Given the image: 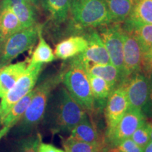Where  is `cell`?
Returning <instances> with one entry per match:
<instances>
[{
  "label": "cell",
  "mask_w": 152,
  "mask_h": 152,
  "mask_svg": "<svg viewBox=\"0 0 152 152\" xmlns=\"http://www.w3.org/2000/svg\"><path fill=\"white\" fill-rule=\"evenodd\" d=\"M69 11L78 27L96 28L111 23L104 0H71Z\"/></svg>",
  "instance_id": "4"
},
{
  "label": "cell",
  "mask_w": 152,
  "mask_h": 152,
  "mask_svg": "<svg viewBox=\"0 0 152 152\" xmlns=\"http://www.w3.org/2000/svg\"><path fill=\"white\" fill-rule=\"evenodd\" d=\"M149 113L150 114V115H152V108H151V109H150L149 110V112H148V113Z\"/></svg>",
  "instance_id": "42"
},
{
  "label": "cell",
  "mask_w": 152,
  "mask_h": 152,
  "mask_svg": "<svg viewBox=\"0 0 152 152\" xmlns=\"http://www.w3.org/2000/svg\"><path fill=\"white\" fill-rule=\"evenodd\" d=\"M109 152H122V151H121L119 149H118L116 147H110Z\"/></svg>",
  "instance_id": "39"
},
{
  "label": "cell",
  "mask_w": 152,
  "mask_h": 152,
  "mask_svg": "<svg viewBox=\"0 0 152 152\" xmlns=\"http://www.w3.org/2000/svg\"><path fill=\"white\" fill-rule=\"evenodd\" d=\"M41 141L42 137L39 133H32L18 138L14 144L15 152H38Z\"/></svg>",
  "instance_id": "27"
},
{
  "label": "cell",
  "mask_w": 152,
  "mask_h": 152,
  "mask_svg": "<svg viewBox=\"0 0 152 152\" xmlns=\"http://www.w3.org/2000/svg\"><path fill=\"white\" fill-rule=\"evenodd\" d=\"M23 29L14 13L8 8L0 11V52L3 45L9 37Z\"/></svg>",
  "instance_id": "17"
},
{
  "label": "cell",
  "mask_w": 152,
  "mask_h": 152,
  "mask_svg": "<svg viewBox=\"0 0 152 152\" xmlns=\"http://www.w3.org/2000/svg\"><path fill=\"white\" fill-rule=\"evenodd\" d=\"M38 44L32 54L28 64L29 65H37V64H47L52 62L55 60L56 57L50 46L44 39L41 28L38 32Z\"/></svg>",
  "instance_id": "21"
},
{
  "label": "cell",
  "mask_w": 152,
  "mask_h": 152,
  "mask_svg": "<svg viewBox=\"0 0 152 152\" xmlns=\"http://www.w3.org/2000/svg\"><path fill=\"white\" fill-rule=\"evenodd\" d=\"M99 28V34L109 54L110 62L118 71L121 84H123L125 80V70L122 26L120 23H110L100 26Z\"/></svg>",
  "instance_id": "7"
},
{
  "label": "cell",
  "mask_w": 152,
  "mask_h": 152,
  "mask_svg": "<svg viewBox=\"0 0 152 152\" xmlns=\"http://www.w3.org/2000/svg\"><path fill=\"white\" fill-rule=\"evenodd\" d=\"M0 152H15L14 146H10L9 144H3L0 148Z\"/></svg>",
  "instance_id": "33"
},
{
  "label": "cell",
  "mask_w": 152,
  "mask_h": 152,
  "mask_svg": "<svg viewBox=\"0 0 152 152\" xmlns=\"http://www.w3.org/2000/svg\"><path fill=\"white\" fill-rule=\"evenodd\" d=\"M39 28L37 26L24 28L6 40L0 52V61L3 67L34 46L38 39Z\"/></svg>",
  "instance_id": "6"
},
{
  "label": "cell",
  "mask_w": 152,
  "mask_h": 152,
  "mask_svg": "<svg viewBox=\"0 0 152 152\" xmlns=\"http://www.w3.org/2000/svg\"><path fill=\"white\" fill-rule=\"evenodd\" d=\"M89 74L102 77L107 82L113 89L121 84L120 73L117 68L111 64L101 65V64H92L87 69Z\"/></svg>",
  "instance_id": "19"
},
{
  "label": "cell",
  "mask_w": 152,
  "mask_h": 152,
  "mask_svg": "<svg viewBox=\"0 0 152 152\" xmlns=\"http://www.w3.org/2000/svg\"><path fill=\"white\" fill-rule=\"evenodd\" d=\"M123 36L125 82L133 74L142 72L144 52L137 39L132 33L123 29Z\"/></svg>",
  "instance_id": "10"
},
{
  "label": "cell",
  "mask_w": 152,
  "mask_h": 152,
  "mask_svg": "<svg viewBox=\"0 0 152 152\" xmlns=\"http://www.w3.org/2000/svg\"><path fill=\"white\" fill-rule=\"evenodd\" d=\"M143 152H152V141L150 142L143 148Z\"/></svg>",
  "instance_id": "35"
},
{
  "label": "cell",
  "mask_w": 152,
  "mask_h": 152,
  "mask_svg": "<svg viewBox=\"0 0 152 152\" xmlns=\"http://www.w3.org/2000/svg\"><path fill=\"white\" fill-rule=\"evenodd\" d=\"M121 85H123L126 92L129 109L143 111L149 101L151 90L149 77L139 72L130 76Z\"/></svg>",
  "instance_id": "8"
},
{
  "label": "cell",
  "mask_w": 152,
  "mask_h": 152,
  "mask_svg": "<svg viewBox=\"0 0 152 152\" xmlns=\"http://www.w3.org/2000/svg\"><path fill=\"white\" fill-rule=\"evenodd\" d=\"M2 125V123H1V111H0V125Z\"/></svg>",
  "instance_id": "41"
},
{
  "label": "cell",
  "mask_w": 152,
  "mask_h": 152,
  "mask_svg": "<svg viewBox=\"0 0 152 152\" xmlns=\"http://www.w3.org/2000/svg\"><path fill=\"white\" fill-rule=\"evenodd\" d=\"M8 8L21 24L23 28L35 26V13L33 5L26 0H3L1 9Z\"/></svg>",
  "instance_id": "13"
},
{
  "label": "cell",
  "mask_w": 152,
  "mask_h": 152,
  "mask_svg": "<svg viewBox=\"0 0 152 152\" xmlns=\"http://www.w3.org/2000/svg\"><path fill=\"white\" fill-rule=\"evenodd\" d=\"M42 67L43 65L42 64H28L24 73L17 80L14 86L1 98V101L0 102L1 122L13 106L23 97L25 95L33 90L40 75Z\"/></svg>",
  "instance_id": "5"
},
{
  "label": "cell",
  "mask_w": 152,
  "mask_h": 152,
  "mask_svg": "<svg viewBox=\"0 0 152 152\" xmlns=\"http://www.w3.org/2000/svg\"><path fill=\"white\" fill-rule=\"evenodd\" d=\"M42 7L55 22L62 23L67 18L71 0H41Z\"/></svg>",
  "instance_id": "23"
},
{
  "label": "cell",
  "mask_w": 152,
  "mask_h": 152,
  "mask_svg": "<svg viewBox=\"0 0 152 152\" xmlns=\"http://www.w3.org/2000/svg\"><path fill=\"white\" fill-rule=\"evenodd\" d=\"M129 109L126 92L123 85L113 89L106 101L104 115L106 132L111 131L122 118Z\"/></svg>",
  "instance_id": "11"
},
{
  "label": "cell",
  "mask_w": 152,
  "mask_h": 152,
  "mask_svg": "<svg viewBox=\"0 0 152 152\" xmlns=\"http://www.w3.org/2000/svg\"><path fill=\"white\" fill-rule=\"evenodd\" d=\"M85 37L87 41V47L84 52L79 54L82 59L90 64H111L109 54L98 32L90 30Z\"/></svg>",
  "instance_id": "12"
},
{
  "label": "cell",
  "mask_w": 152,
  "mask_h": 152,
  "mask_svg": "<svg viewBox=\"0 0 152 152\" xmlns=\"http://www.w3.org/2000/svg\"><path fill=\"white\" fill-rule=\"evenodd\" d=\"M1 68H3V66H2V65H1V61H0V69H1Z\"/></svg>",
  "instance_id": "43"
},
{
  "label": "cell",
  "mask_w": 152,
  "mask_h": 152,
  "mask_svg": "<svg viewBox=\"0 0 152 152\" xmlns=\"http://www.w3.org/2000/svg\"><path fill=\"white\" fill-rule=\"evenodd\" d=\"M131 139L140 147L144 148L151 140L150 138V129L149 126L145 121V122L140 125L134 131Z\"/></svg>",
  "instance_id": "28"
},
{
  "label": "cell",
  "mask_w": 152,
  "mask_h": 152,
  "mask_svg": "<svg viewBox=\"0 0 152 152\" xmlns=\"http://www.w3.org/2000/svg\"><path fill=\"white\" fill-rule=\"evenodd\" d=\"M109 9L111 23H121L128 18L133 0H104Z\"/></svg>",
  "instance_id": "20"
},
{
  "label": "cell",
  "mask_w": 152,
  "mask_h": 152,
  "mask_svg": "<svg viewBox=\"0 0 152 152\" xmlns=\"http://www.w3.org/2000/svg\"><path fill=\"white\" fill-rule=\"evenodd\" d=\"M91 90L94 99V102H98L104 104L107 101L113 89L109 83L102 77L88 73Z\"/></svg>",
  "instance_id": "25"
},
{
  "label": "cell",
  "mask_w": 152,
  "mask_h": 152,
  "mask_svg": "<svg viewBox=\"0 0 152 152\" xmlns=\"http://www.w3.org/2000/svg\"><path fill=\"white\" fill-rule=\"evenodd\" d=\"M34 94V90H31L23 97L13 106L7 115L2 120V126H14L25 113L29 106L30 101Z\"/></svg>",
  "instance_id": "24"
},
{
  "label": "cell",
  "mask_w": 152,
  "mask_h": 152,
  "mask_svg": "<svg viewBox=\"0 0 152 152\" xmlns=\"http://www.w3.org/2000/svg\"><path fill=\"white\" fill-rule=\"evenodd\" d=\"M28 2L32 4L33 6H35V7H38V4H39V1L38 0H26Z\"/></svg>",
  "instance_id": "38"
},
{
  "label": "cell",
  "mask_w": 152,
  "mask_h": 152,
  "mask_svg": "<svg viewBox=\"0 0 152 152\" xmlns=\"http://www.w3.org/2000/svg\"><path fill=\"white\" fill-rule=\"evenodd\" d=\"M87 47V41L83 36H72L56 45L55 57L67 60L82 54Z\"/></svg>",
  "instance_id": "14"
},
{
  "label": "cell",
  "mask_w": 152,
  "mask_h": 152,
  "mask_svg": "<svg viewBox=\"0 0 152 152\" xmlns=\"http://www.w3.org/2000/svg\"><path fill=\"white\" fill-rule=\"evenodd\" d=\"M27 61L9 64L0 69V99L3 97L14 86L27 68Z\"/></svg>",
  "instance_id": "16"
},
{
  "label": "cell",
  "mask_w": 152,
  "mask_h": 152,
  "mask_svg": "<svg viewBox=\"0 0 152 152\" xmlns=\"http://www.w3.org/2000/svg\"><path fill=\"white\" fill-rule=\"evenodd\" d=\"M150 80H151V90H150L149 101V103H148V105L147 106V107H146L143 111L144 113H148L149 110L152 108V77L150 78Z\"/></svg>",
  "instance_id": "32"
},
{
  "label": "cell",
  "mask_w": 152,
  "mask_h": 152,
  "mask_svg": "<svg viewBox=\"0 0 152 152\" xmlns=\"http://www.w3.org/2000/svg\"><path fill=\"white\" fill-rule=\"evenodd\" d=\"M38 152H66L65 150L61 149L59 148H57L56 147L51 144H46L42 142H40L39 146V149Z\"/></svg>",
  "instance_id": "31"
},
{
  "label": "cell",
  "mask_w": 152,
  "mask_h": 152,
  "mask_svg": "<svg viewBox=\"0 0 152 152\" xmlns=\"http://www.w3.org/2000/svg\"><path fill=\"white\" fill-rule=\"evenodd\" d=\"M11 128H12L11 126H3L1 129H0V141L4 137L8 134Z\"/></svg>",
  "instance_id": "34"
},
{
  "label": "cell",
  "mask_w": 152,
  "mask_h": 152,
  "mask_svg": "<svg viewBox=\"0 0 152 152\" xmlns=\"http://www.w3.org/2000/svg\"><path fill=\"white\" fill-rule=\"evenodd\" d=\"M142 73L149 77V79L152 77V57L151 58L143 57Z\"/></svg>",
  "instance_id": "30"
},
{
  "label": "cell",
  "mask_w": 152,
  "mask_h": 152,
  "mask_svg": "<svg viewBox=\"0 0 152 152\" xmlns=\"http://www.w3.org/2000/svg\"><path fill=\"white\" fill-rule=\"evenodd\" d=\"M144 57H146V58H151L152 57V47L149 49V51H147V52L144 53Z\"/></svg>",
  "instance_id": "37"
},
{
  "label": "cell",
  "mask_w": 152,
  "mask_h": 152,
  "mask_svg": "<svg viewBox=\"0 0 152 152\" xmlns=\"http://www.w3.org/2000/svg\"><path fill=\"white\" fill-rule=\"evenodd\" d=\"M109 149H110L109 147H106L103 148V149L99 150V151H98L97 152H109Z\"/></svg>",
  "instance_id": "40"
},
{
  "label": "cell",
  "mask_w": 152,
  "mask_h": 152,
  "mask_svg": "<svg viewBox=\"0 0 152 152\" xmlns=\"http://www.w3.org/2000/svg\"><path fill=\"white\" fill-rule=\"evenodd\" d=\"M86 115L85 110L71 96L65 87L54 90L43 117L44 125L53 133H69Z\"/></svg>",
  "instance_id": "1"
},
{
  "label": "cell",
  "mask_w": 152,
  "mask_h": 152,
  "mask_svg": "<svg viewBox=\"0 0 152 152\" xmlns=\"http://www.w3.org/2000/svg\"><path fill=\"white\" fill-rule=\"evenodd\" d=\"M90 65L79 55L73 57L66 70L61 71V82L72 97L83 109L92 112L95 109V102L88 78L87 69Z\"/></svg>",
  "instance_id": "3"
},
{
  "label": "cell",
  "mask_w": 152,
  "mask_h": 152,
  "mask_svg": "<svg viewBox=\"0 0 152 152\" xmlns=\"http://www.w3.org/2000/svg\"><path fill=\"white\" fill-rule=\"evenodd\" d=\"M62 80V72L43 75L33 89L34 94L28 107L8 134L17 139L33 133L42 121L49 96Z\"/></svg>",
  "instance_id": "2"
},
{
  "label": "cell",
  "mask_w": 152,
  "mask_h": 152,
  "mask_svg": "<svg viewBox=\"0 0 152 152\" xmlns=\"http://www.w3.org/2000/svg\"><path fill=\"white\" fill-rule=\"evenodd\" d=\"M128 20L141 23L152 24V0H133Z\"/></svg>",
  "instance_id": "22"
},
{
  "label": "cell",
  "mask_w": 152,
  "mask_h": 152,
  "mask_svg": "<svg viewBox=\"0 0 152 152\" xmlns=\"http://www.w3.org/2000/svg\"><path fill=\"white\" fill-rule=\"evenodd\" d=\"M123 23V29L135 36L143 49L144 54L149 51L152 47V24L137 23L128 19Z\"/></svg>",
  "instance_id": "18"
},
{
  "label": "cell",
  "mask_w": 152,
  "mask_h": 152,
  "mask_svg": "<svg viewBox=\"0 0 152 152\" xmlns=\"http://www.w3.org/2000/svg\"><path fill=\"white\" fill-rule=\"evenodd\" d=\"M69 137L73 140L87 143L106 142L105 137L101 135L96 125L91 122L87 114L80 122L71 130Z\"/></svg>",
  "instance_id": "15"
},
{
  "label": "cell",
  "mask_w": 152,
  "mask_h": 152,
  "mask_svg": "<svg viewBox=\"0 0 152 152\" xmlns=\"http://www.w3.org/2000/svg\"><path fill=\"white\" fill-rule=\"evenodd\" d=\"M62 144L66 152H97L104 147H109L106 142L87 143L73 140L70 137L63 139Z\"/></svg>",
  "instance_id": "26"
},
{
  "label": "cell",
  "mask_w": 152,
  "mask_h": 152,
  "mask_svg": "<svg viewBox=\"0 0 152 152\" xmlns=\"http://www.w3.org/2000/svg\"><path fill=\"white\" fill-rule=\"evenodd\" d=\"M146 121L145 114L140 110L128 109L122 118L109 132L105 139L109 147H115L120 142L131 137L137 129Z\"/></svg>",
  "instance_id": "9"
},
{
  "label": "cell",
  "mask_w": 152,
  "mask_h": 152,
  "mask_svg": "<svg viewBox=\"0 0 152 152\" xmlns=\"http://www.w3.org/2000/svg\"><path fill=\"white\" fill-rule=\"evenodd\" d=\"M115 147L122 152H143V148L137 144L131 137L120 142Z\"/></svg>",
  "instance_id": "29"
},
{
  "label": "cell",
  "mask_w": 152,
  "mask_h": 152,
  "mask_svg": "<svg viewBox=\"0 0 152 152\" xmlns=\"http://www.w3.org/2000/svg\"><path fill=\"white\" fill-rule=\"evenodd\" d=\"M146 121L148 123L150 129V138H151V140L152 141V117L149 118H146Z\"/></svg>",
  "instance_id": "36"
}]
</instances>
